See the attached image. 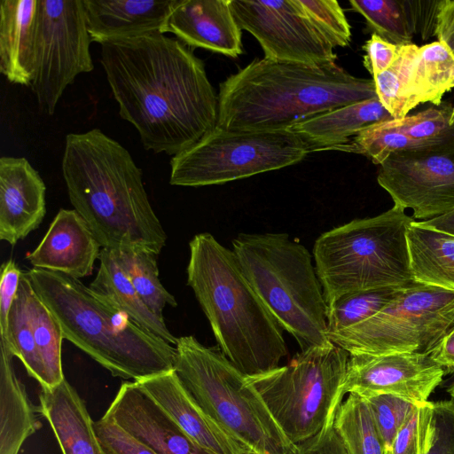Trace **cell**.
Returning <instances> with one entry per match:
<instances>
[{
	"label": "cell",
	"mask_w": 454,
	"mask_h": 454,
	"mask_svg": "<svg viewBox=\"0 0 454 454\" xmlns=\"http://www.w3.org/2000/svg\"><path fill=\"white\" fill-rule=\"evenodd\" d=\"M100 45L119 114L145 150L175 156L215 128L218 95L189 46L159 32Z\"/></svg>",
	"instance_id": "6da1fadb"
},
{
	"label": "cell",
	"mask_w": 454,
	"mask_h": 454,
	"mask_svg": "<svg viewBox=\"0 0 454 454\" xmlns=\"http://www.w3.org/2000/svg\"><path fill=\"white\" fill-rule=\"evenodd\" d=\"M62 175L69 200L105 248L159 254L167 235L129 152L99 129L67 135Z\"/></svg>",
	"instance_id": "7a4b0ae2"
},
{
	"label": "cell",
	"mask_w": 454,
	"mask_h": 454,
	"mask_svg": "<svg viewBox=\"0 0 454 454\" xmlns=\"http://www.w3.org/2000/svg\"><path fill=\"white\" fill-rule=\"evenodd\" d=\"M377 98L374 82L336 63L314 67L254 59L221 82L216 128L277 131L311 116Z\"/></svg>",
	"instance_id": "3957f363"
},
{
	"label": "cell",
	"mask_w": 454,
	"mask_h": 454,
	"mask_svg": "<svg viewBox=\"0 0 454 454\" xmlns=\"http://www.w3.org/2000/svg\"><path fill=\"white\" fill-rule=\"evenodd\" d=\"M187 284L222 353L246 376L279 366L288 355L283 328L243 274L232 250L208 232L189 243Z\"/></svg>",
	"instance_id": "277c9868"
},
{
	"label": "cell",
	"mask_w": 454,
	"mask_h": 454,
	"mask_svg": "<svg viewBox=\"0 0 454 454\" xmlns=\"http://www.w3.org/2000/svg\"><path fill=\"white\" fill-rule=\"evenodd\" d=\"M25 274L59 323L64 339L114 377L140 381L174 370L176 348L140 327L79 278L36 268Z\"/></svg>",
	"instance_id": "5b68a950"
},
{
	"label": "cell",
	"mask_w": 454,
	"mask_h": 454,
	"mask_svg": "<svg viewBox=\"0 0 454 454\" xmlns=\"http://www.w3.org/2000/svg\"><path fill=\"white\" fill-rule=\"evenodd\" d=\"M232 251L253 289L301 351L332 343L323 287L303 245L287 233H240Z\"/></svg>",
	"instance_id": "8992f818"
},
{
	"label": "cell",
	"mask_w": 454,
	"mask_h": 454,
	"mask_svg": "<svg viewBox=\"0 0 454 454\" xmlns=\"http://www.w3.org/2000/svg\"><path fill=\"white\" fill-rule=\"evenodd\" d=\"M413 221L405 209L394 205L380 215L355 219L316 239L315 269L327 308L349 294L414 282L406 239Z\"/></svg>",
	"instance_id": "52a82bcc"
},
{
	"label": "cell",
	"mask_w": 454,
	"mask_h": 454,
	"mask_svg": "<svg viewBox=\"0 0 454 454\" xmlns=\"http://www.w3.org/2000/svg\"><path fill=\"white\" fill-rule=\"evenodd\" d=\"M176 350L178 379L215 422L258 454H297L247 376L219 348L188 335L178 338Z\"/></svg>",
	"instance_id": "ba28073f"
},
{
	"label": "cell",
	"mask_w": 454,
	"mask_h": 454,
	"mask_svg": "<svg viewBox=\"0 0 454 454\" xmlns=\"http://www.w3.org/2000/svg\"><path fill=\"white\" fill-rule=\"evenodd\" d=\"M349 354L330 343L298 353L289 364L247 376L294 444L317 434L342 403Z\"/></svg>",
	"instance_id": "9c48e42d"
},
{
	"label": "cell",
	"mask_w": 454,
	"mask_h": 454,
	"mask_svg": "<svg viewBox=\"0 0 454 454\" xmlns=\"http://www.w3.org/2000/svg\"><path fill=\"white\" fill-rule=\"evenodd\" d=\"M310 153L289 129L231 131L215 128L170 160L169 184H221L296 164Z\"/></svg>",
	"instance_id": "30bf717a"
},
{
	"label": "cell",
	"mask_w": 454,
	"mask_h": 454,
	"mask_svg": "<svg viewBox=\"0 0 454 454\" xmlns=\"http://www.w3.org/2000/svg\"><path fill=\"white\" fill-rule=\"evenodd\" d=\"M454 325V290L413 282L378 313L329 334L349 355L429 354Z\"/></svg>",
	"instance_id": "8fae6325"
},
{
	"label": "cell",
	"mask_w": 454,
	"mask_h": 454,
	"mask_svg": "<svg viewBox=\"0 0 454 454\" xmlns=\"http://www.w3.org/2000/svg\"><path fill=\"white\" fill-rule=\"evenodd\" d=\"M82 0H39L31 90L52 115L67 86L94 69Z\"/></svg>",
	"instance_id": "7c38bea8"
},
{
	"label": "cell",
	"mask_w": 454,
	"mask_h": 454,
	"mask_svg": "<svg viewBox=\"0 0 454 454\" xmlns=\"http://www.w3.org/2000/svg\"><path fill=\"white\" fill-rule=\"evenodd\" d=\"M231 8L239 27L258 41L265 59L314 67L335 64L333 47L297 0H231Z\"/></svg>",
	"instance_id": "4fadbf2b"
},
{
	"label": "cell",
	"mask_w": 454,
	"mask_h": 454,
	"mask_svg": "<svg viewBox=\"0 0 454 454\" xmlns=\"http://www.w3.org/2000/svg\"><path fill=\"white\" fill-rule=\"evenodd\" d=\"M377 182L394 205L411 208L413 218L427 221L454 211V141L391 154L380 165Z\"/></svg>",
	"instance_id": "5bb4252c"
},
{
	"label": "cell",
	"mask_w": 454,
	"mask_h": 454,
	"mask_svg": "<svg viewBox=\"0 0 454 454\" xmlns=\"http://www.w3.org/2000/svg\"><path fill=\"white\" fill-rule=\"evenodd\" d=\"M444 373L429 354H351L343 393L362 397L387 394L420 405L428 402Z\"/></svg>",
	"instance_id": "9a60e30c"
},
{
	"label": "cell",
	"mask_w": 454,
	"mask_h": 454,
	"mask_svg": "<svg viewBox=\"0 0 454 454\" xmlns=\"http://www.w3.org/2000/svg\"><path fill=\"white\" fill-rule=\"evenodd\" d=\"M103 417L157 454H215L191 438L136 381L121 385Z\"/></svg>",
	"instance_id": "2e32d148"
},
{
	"label": "cell",
	"mask_w": 454,
	"mask_h": 454,
	"mask_svg": "<svg viewBox=\"0 0 454 454\" xmlns=\"http://www.w3.org/2000/svg\"><path fill=\"white\" fill-rule=\"evenodd\" d=\"M46 187L24 157L0 158V239L16 245L39 227L46 214Z\"/></svg>",
	"instance_id": "e0dca14e"
},
{
	"label": "cell",
	"mask_w": 454,
	"mask_h": 454,
	"mask_svg": "<svg viewBox=\"0 0 454 454\" xmlns=\"http://www.w3.org/2000/svg\"><path fill=\"white\" fill-rule=\"evenodd\" d=\"M231 0H175L165 34H174L189 47L237 58L242 53L241 28Z\"/></svg>",
	"instance_id": "ac0fdd59"
},
{
	"label": "cell",
	"mask_w": 454,
	"mask_h": 454,
	"mask_svg": "<svg viewBox=\"0 0 454 454\" xmlns=\"http://www.w3.org/2000/svg\"><path fill=\"white\" fill-rule=\"evenodd\" d=\"M100 244L74 209H60L26 259L33 268L81 278L91 275Z\"/></svg>",
	"instance_id": "d6986e66"
},
{
	"label": "cell",
	"mask_w": 454,
	"mask_h": 454,
	"mask_svg": "<svg viewBox=\"0 0 454 454\" xmlns=\"http://www.w3.org/2000/svg\"><path fill=\"white\" fill-rule=\"evenodd\" d=\"M136 382L204 448L215 454H247L252 450L203 411L175 370Z\"/></svg>",
	"instance_id": "ffe728a7"
},
{
	"label": "cell",
	"mask_w": 454,
	"mask_h": 454,
	"mask_svg": "<svg viewBox=\"0 0 454 454\" xmlns=\"http://www.w3.org/2000/svg\"><path fill=\"white\" fill-rule=\"evenodd\" d=\"M175 0H82L92 41L165 34Z\"/></svg>",
	"instance_id": "44dd1931"
},
{
	"label": "cell",
	"mask_w": 454,
	"mask_h": 454,
	"mask_svg": "<svg viewBox=\"0 0 454 454\" xmlns=\"http://www.w3.org/2000/svg\"><path fill=\"white\" fill-rule=\"evenodd\" d=\"M441 0H350L366 28L398 45L411 44L416 35L422 40L436 36Z\"/></svg>",
	"instance_id": "7402d4cb"
},
{
	"label": "cell",
	"mask_w": 454,
	"mask_h": 454,
	"mask_svg": "<svg viewBox=\"0 0 454 454\" xmlns=\"http://www.w3.org/2000/svg\"><path fill=\"white\" fill-rule=\"evenodd\" d=\"M39 0L0 1V72L12 83L33 80Z\"/></svg>",
	"instance_id": "603a6c76"
},
{
	"label": "cell",
	"mask_w": 454,
	"mask_h": 454,
	"mask_svg": "<svg viewBox=\"0 0 454 454\" xmlns=\"http://www.w3.org/2000/svg\"><path fill=\"white\" fill-rule=\"evenodd\" d=\"M39 412L49 422L63 454H107L94 430L84 401L64 379L41 387Z\"/></svg>",
	"instance_id": "cb8c5ba5"
},
{
	"label": "cell",
	"mask_w": 454,
	"mask_h": 454,
	"mask_svg": "<svg viewBox=\"0 0 454 454\" xmlns=\"http://www.w3.org/2000/svg\"><path fill=\"white\" fill-rule=\"evenodd\" d=\"M392 119L375 98L311 116L288 129L306 143L309 152L335 150L364 129Z\"/></svg>",
	"instance_id": "d4e9b609"
},
{
	"label": "cell",
	"mask_w": 454,
	"mask_h": 454,
	"mask_svg": "<svg viewBox=\"0 0 454 454\" xmlns=\"http://www.w3.org/2000/svg\"><path fill=\"white\" fill-rule=\"evenodd\" d=\"M13 355L0 340V454H19L24 442L41 427L35 407L18 379Z\"/></svg>",
	"instance_id": "484cf974"
},
{
	"label": "cell",
	"mask_w": 454,
	"mask_h": 454,
	"mask_svg": "<svg viewBox=\"0 0 454 454\" xmlns=\"http://www.w3.org/2000/svg\"><path fill=\"white\" fill-rule=\"evenodd\" d=\"M99 268L90 287L120 310L125 312L137 325L171 345H176L174 336L163 317L157 316L146 305L115 261L109 248L102 247Z\"/></svg>",
	"instance_id": "4316f807"
},
{
	"label": "cell",
	"mask_w": 454,
	"mask_h": 454,
	"mask_svg": "<svg viewBox=\"0 0 454 454\" xmlns=\"http://www.w3.org/2000/svg\"><path fill=\"white\" fill-rule=\"evenodd\" d=\"M406 239L413 280L454 290V235L413 221Z\"/></svg>",
	"instance_id": "83f0119b"
},
{
	"label": "cell",
	"mask_w": 454,
	"mask_h": 454,
	"mask_svg": "<svg viewBox=\"0 0 454 454\" xmlns=\"http://www.w3.org/2000/svg\"><path fill=\"white\" fill-rule=\"evenodd\" d=\"M454 88V53L442 42L419 47L411 71V96L417 106L442 104L443 95Z\"/></svg>",
	"instance_id": "f1b7e54d"
},
{
	"label": "cell",
	"mask_w": 454,
	"mask_h": 454,
	"mask_svg": "<svg viewBox=\"0 0 454 454\" xmlns=\"http://www.w3.org/2000/svg\"><path fill=\"white\" fill-rule=\"evenodd\" d=\"M31 282L23 272L18 294L9 313L7 328L0 340L25 366L27 374L36 380L41 387H47L43 364L39 356L28 310V291Z\"/></svg>",
	"instance_id": "f546056e"
},
{
	"label": "cell",
	"mask_w": 454,
	"mask_h": 454,
	"mask_svg": "<svg viewBox=\"0 0 454 454\" xmlns=\"http://www.w3.org/2000/svg\"><path fill=\"white\" fill-rule=\"evenodd\" d=\"M146 305L163 317L167 305L177 306L175 297L162 286L154 253L133 247L109 248Z\"/></svg>",
	"instance_id": "4dcf8cb0"
},
{
	"label": "cell",
	"mask_w": 454,
	"mask_h": 454,
	"mask_svg": "<svg viewBox=\"0 0 454 454\" xmlns=\"http://www.w3.org/2000/svg\"><path fill=\"white\" fill-rule=\"evenodd\" d=\"M333 426L349 454H387L367 401L348 394L339 406Z\"/></svg>",
	"instance_id": "1f68e13d"
},
{
	"label": "cell",
	"mask_w": 454,
	"mask_h": 454,
	"mask_svg": "<svg viewBox=\"0 0 454 454\" xmlns=\"http://www.w3.org/2000/svg\"><path fill=\"white\" fill-rule=\"evenodd\" d=\"M418 51L415 43L401 45L392 66L372 77L378 99L394 119L407 116L416 107L411 96V71Z\"/></svg>",
	"instance_id": "d6a6232c"
},
{
	"label": "cell",
	"mask_w": 454,
	"mask_h": 454,
	"mask_svg": "<svg viewBox=\"0 0 454 454\" xmlns=\"http://www.w3.org/2000/svg\"><path fill=\"white\" fill-rule=\"evenodd\" d=\"M28 310L36 348L46 373L47 387H52L65 379L61 362L62 328L32 284L28 291Z\"/></svg>",
	"instance_id": "836d02e7"
},
{
	"label": "cell",
	"mask_w": 454,
	"mask_h": 454,
	"mask_svg": "<svg viewBox=\"0 0 454 454\" xmlns=\"http://www.w3.org/2000/svg\"><path fill=\"white\" fill-rule=\"evenodd\" d=\"M402 288H376L342 296L327 309L329 334L351 328L374 316L392 301Z\"/></svg>",
	"instance_id": "e575fe53"
},
{
	"label": "cell",
	"mask_w": 454,
	"mask_h": 454,
	"mask_svg": "<svg viewBox=\"0 0 454 454\" xmlns=\"http://www.w3.org/2000/svg\"><path fill=\"white\" fill-rule=\"evenodd\" d=\"M306 17L334 47L348 46L351 27L342 8L335 0H297Z\"/></svg>",
	"instance_id": "d590c367"
},
{
	"label": "cell",
	"mask_w": 454,
	"mask_h": 454,
	"mask_svg": "<svg viewBox=\"0 0 454 454\" xmlns=\"http://www.w3.org/2000/svg\"><path fill=\"white\" fill-rule=\"evenodd\" d=\"M372 412L375 424L388 454L394 438L416 404L401 397L382 394L364 397Z\"/></svg>",
	"instance_id": "8d00e7d4"
},
{
	"label": "cell",
	"mask_w": 454,
	"mask_h": 454,
	"mask_svg": "<svg viewBox=\"0 0 454 454\" xmlns=\"http://www.w3.org/2000/svg\"><path fill=\"white\" fill-rule=\"evenodd\" d=\"M432 402L416 405L396 433L388 454H423L430 442Z\"/></svg>",
	"instance_id": "74e56055"
},
{
	"label": "cell",
	"mask_w": 454,
	"mask_h": 454,
	"mask_svg": "<svg viewBox=\"0 0 454 454\" xmlns=\"http://www.w3.org/2000/svg\"><path fill=\"white\" fill-rule=\"evenodd\" d=\"M423 454H454V401L432 402L430 442Z\"/></svg>",
	"instance_id": "f35d334b"
},
{
	"label": "cell",
	"mask_w": 454,
	"mask_h": 454,
	"mask_svg": "<svg viewBox=\"0 0 454 454\" xmlns=\"http://www.w3.org/2000/svg\"><path fill=\"white\" fill-rule=\"evenodd\" d=\"M93 427L107 454H157L113 420L102 417Z\"/></svg>",
	"instance_id": "ab89813d"
},
{
	"label": "cell",
	"mask_w": 454,
	"mask_h": 454,
	"mask_svg": "<svg viewBox=\"0 0 454 454\" xmlns=\"http://www.w3.org/2000/svg\"><path fill=\"white\" fill-rule=\"evenodd\" d=\"M401 45L392 43L382 37L372 34L363 45L364 66L373 77L387 70L396 59Z\"/></svg>",
	"instance_id": "60d3db41"
},
{
	"label": "cell",
	"mask_w": 454,
	"mask_h": 454,
	"mask_svg": "<svg viewBox=\"0 0 454 454\" xmlns=\"http://www.w3.org/2000/svg\"><path fill=\"white\" fill-rule=\"evenodd\" d=\"M23 272L15 261L9 259L1 265L0 336L4 335L10 310L17 296Z\"/></svg>",
	"instance_id": "b9f144b4"
},
{
	"label": "cell",
	"mask_w": 454,
	"mask_h": 454,
	"mask_svg": "<svg viewBox=\"0 0 454 454\" xmlns=\"http://www.w3.org/2000/svg\"><path fill=\"white\" fill-rule=\"evenodd\" d=\"M334 418L317 434L296 444L297 454H349L334 428Z\"/></svg>",
	"instance_id": "7bdbcfd3"
},
{
	"label": "cell",
	"mask_w": 454,
	"mask_h": 454,
	"mask_svg": "<svg viewBox=\"0 0 454 454\" xmlns=\"http://www.w3.org/2000/svg\"><path fill=\"white\" fill-rule=\"evenodd\" d=\"M436 37L454 53V0H441Z\"/></svg>",
	"instance_id": "ee69618b"
},
{
	"label": "cell",
	"mask_w": 454,
	"mask_h": 454,
	"mask_svg": "<svg viewBox=\"0 0 454 454\" xmlns=\"http://www.w3.org/2000/svg\"><path fill=\"white\" fill-rule=\"evenodd\" d=\"M429 356L442 368L454 372V325L431 350Z\"/></svg>",
	"instance_id": "f6af8a7d"
},
{
	"label": "cell",
	"mask_w": 454,
	"mask_h": 454,
	"mask_svg": "<svg viewBox=\"0 0 454 454\" xmlns=\"http://www.w3.org/2000/svg\"><path fill=\"white\" fill-rule=\"evenodd\" d=\"M419 223L424 226L431 227L454 235V211L427 221H421Z\"/></svg>",
	"instance_id": "bcb514c9"
},
{
	"label": "cell",
	"mask_w": 454,
	"mask_h": 454,
	"mask_svg": "<svg viewBox=\"0 0 454 454\" xmlns=\"http://www.w3.org/2000/svg\"><path fill=\"white\" fill-rule=\"evenodd\" d=\"M448 393H449V395L450 396V399H452L454 401V380L450 384V386L449 387Z\"/></svg>",
	"instance_id": "7dc6e473"
},
{
	"label": "cell",
	"mask_w": 454,
	"mask_h": 454,
	"mask_svg": "<svg viewBox=\"0 0 454 454\" xmlns=\"http://www.w3.org/2000/svg\"><path fill=\"white\" fill-rule=\"evenodd\" d=\"M247 454H258V453H256V452H254L253 450H250Z\"/></svg>",
	"instance_id": "c3c4849f"
}]
</instances>
